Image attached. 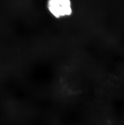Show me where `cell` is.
<instances>
[{
    "label": "cell",
    "instance_id": "cell-1",
    "mask_svg": "<svg viewBox=\"0 0 124 125\" xmlns=\"http://www.w3.org/2000/svg\"><path fill=\"white\" fill-rule=\"evenodd\" d=\"M47 7L52 15L56 18L67 16L72 12L71 3L69 0H50Z\"/></svg>",
    "mask_w": 124,
    "mask_h": 125
}]
</instances>
